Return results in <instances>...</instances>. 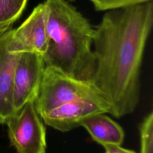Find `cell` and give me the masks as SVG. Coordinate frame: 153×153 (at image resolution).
Returning a JSON list of instances; mask_svg holds the SVG:
<instances>
[{
  "mask_svg": "<svg viewBox=\"0 0 153 153\" xmlns=\"http://www.w3.org/2000/svg\"><path fill=\"white\" fill-rule=\"evenodd\" d=\"M82 100L102 105L110 111L109 103L93 82L75 79L57 69L45 66L34 101L39 115L65 103Z\"/></svg>",
  "mask_w": 153,
  "mask_h": 153,
  "instance_id": "cell-3",
  "label": "cell"
},
{
  "mask_svg": "<svg viewBox=\"0 0 153 153\" xmlns=\"http://www.w3.org/2000/svg\"><path fill=\"white\" fill-rule=\"evenodd\" d=\"M45 66L41 54L30 52L20 53L13 79V105L15 112L27 102L35 101Z\"/></svg>",
  "mask_w": 153,
  "mask_h": 153,
  "instance_id": "cell-6",
  "label": "cell"
},
{
  "mask_svg": "<svg viewBox=\"0 0 153 153\" xmlns=\"http://www.w3.org/2000/svg\"><path fill=\"white\" fill-rule=\"evenodd\" d=\"M71 1H74V0H71Z\"/></svg>",
  "mask_w": 153,
  "mask_h": 153,
  "instance_id": "cell-15",
  "label": "cell"
},
{
  "mask_svg": "<svg viewBox=\"0 0 153 153\" xmlns=\"http://www.w3.org/2000/svg\"><path fill=\"white\" fill-rule=\"evenodd\" d=\"M50 42L42 56L45 66L75 79L93 81L96 60L91 47L94 29L66 0H45Z\"/></svg>",
  "mask_w": 153,
  "mask_h": 153,
  "instance_id": "cell-2",
  "label": "cell"
},
{
  "mask_svg": "<svg viewBox=\"0 0 153 153\" xmlns=\"http://www.w3.org/2000/svg\"><path fill=\"white\" fill-rule=\"evenodd\" d=\"M105 148V153H137L136 151L121 148L120 145L106 144L103 145Z\"/></svg>",
  "mask_w": 153,
  "mask_h": 153,
  "instance_id": "cell-13",
  "label": "cell"
},
{
  "mask_svg": "<svg viewBox=\"0 0 153 153\" xmlns=\"http://www.w3.org/2000/svg\"><path fill=\"white\" fill-rule=\"evenodd\" d=\"M5 124L10 145L17 153L46 152V130L34 100L16 111Z\"/></svg>",
  "mask_w": 153,
  "mask_h": 153,
  "instance_id": "cell-4",
  "label": "cell"
},
{
  "mask_svg": "<svg viewBox=\"0 0 153 153\" xmlns=\"http://www.w3.org/2000/svg\"><path fill=\"white\" fill-rule=\"evenodd\" d=\"M109 108L91 102L82 100L69 102L54 108L41 117L44 124L62 132L81 126L88 117L109 113Z\"/></svg>",
  "mask_w": 153,
  "mask_h": 153,
  "instance_id": "cell-7",
  "label": "cell"
},
{
  "mask_svg": "<svg viewBox=\"0 0 153 153\" xmlns=\"http://www.w3.org/2000/svg\"><path fill=\"white\" fill-rule=\"evenodd\" d=\"M81 126L87 130L93 140L102 146L106 144L121 145L123 142L124 132L122 127L103 114L88 117Z\"/></svg>",
  "mask_w": 153,
  "mask_h": 153,
  "instance_id": "cell-9",
  "label": "cell"
},
{
  "mask_svg": "<svg viewBox=\"0 0 153 153\" xmlns=\"http://www.w3.org/2000/svg\"><path fill=\"white\" fill-rule=\"evenodd\" d=\"M14 22V21L10 20L0 23V36L8 29L11 28V26Z\"/></svg>",
  "mask_w": 153,
  "mask_h": 153,
  "instance_id": "cell-14",
  "label": "cell"
},
{
  "mask_svg": "<svg viewBox=\"0 0 153 153\" xmlns=\"http://www.w3.org/2000/svg\"><path fill=\"white\" fill-rule=\"evenodd\" d=\"M153 23L152 1L109 10L94 30L96 68L93 83L118 118L138 105L140 71Z\"/></svg>",
  "mask_w": 153,
  "mask_h": 153,
  "instance_id": "cell-1",
  "label": "cell"
},
{
  "mask_svg": "<svg viewBox=\"0 0 153 153\" xmlns=\"http://www.w3.org/2000/svg\"><path fill=\"white\" fill-rule=\"evenodd\" d=\"M97 11H106L127 7L152 0H89Z\"/></svg>",
  "mask_w": 153,
  "mask_h": 153,
  "instance_id": "cell-12",
  "label": "cell"
},
{
  "mask_svg": "<svg viewBox=\"0 0 153 153\" xmlns=\"http://www.w3.org/2000/svg\"><path fill=\"white\" fill-rule=\"evenodd\" d=\"M48 10L45 2L34 8L29 16L13 29L8 44L11 53H35L42 56L47 50L50 38L47 30Z\"/></svg>",
  "mask_w": 153,
  "mask_h": 153,
  "instance_id": "cell-5",
  "label": "cell"
},
{
  "mask_svg": "<svg viewBox=\"0 0 153 153\" xmlns=\"http://www.w3.org/2000/svg\"><path fill=\"white\" fill-rule=\"evenodd\" d=\"M140 153H153V112L147 115L139 126Z\"/></svg>",
  "mask_w": 153,
  "mask_h": 153,
  "instance_id": "cell-11",
  "label": "cell"
},
{
  "mask_svg": "<svg viewBox=\"0 0 153 153\" xmlns=\"http://www.w3.org/2000/svg\"><path fill=\"white\" fill-rule=\"evenodd\" d=\"M27 0H0V23L16 21L22 15Z\"/></svg>",
  "mask_w": 153,
  "mask_h": 153,
  "instance_id": "cell-10",
  "label": "cell"
},
{
  "mask_svg": "<svg viewBox=\"0 0 153 153\" xmlns=\"http://www.w3.org/2000/svg\"><path fill=\"white\" fill-rule=\"evenodd\" d=\"M13 29L10 28L0 36V124H4L14 113L13 79L20 53H11L8 44Z\"/></svg>",
  "mask_w": 153,
  "mask_h": 153,
  "instance_id": "cell-8",
  "label": "cell"
}]
</instances>
